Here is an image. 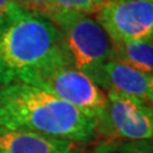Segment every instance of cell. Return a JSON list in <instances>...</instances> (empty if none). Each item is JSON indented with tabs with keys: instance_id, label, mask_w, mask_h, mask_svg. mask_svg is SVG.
Returning a JSON list of instances; mask_svg holds the SVG:
<instances>
[{
	"instance_id": "obj_1",
	"label": "cell",
	"mask_w": 153,
	"mask_h": 153,
	"mask_svg": "<svg viewBox=\"0 0 153 153\" xmlns=\"http://www.w3.org/2000/svg\"><path fill=\"white\" fill-rule=\"evenodd\" d=\"M0 126L49 134L78 143L91 142L97 134L94 119L26 83L0 87Z\"/></svg>"
},
{
	"instance_id": "obj_8",
	"label": "cell",
	"mask_w": 153,
	"mask_h": 153,
	"mask_svg": "<svg viewBox=\"0 0 153 153\" xmlns=\"http://www.w3.org/2000/svg\"><path fill=\"white\" fill-rule=\"evenodd\" d=\"M0 153H83L78 142L0 126Z\"/></svg>"
},
{
	"instance_id": "obj_4",
	"label": "cell",
	"mask_w": 153,
	"mask_h": 153,
	"mask_svg": "<svg viewBox=\"0 0 153 153\" xmlns=\"http://www.w3.org/2000/svg\"><path fill=\"white\" fill-rule=\"evenodd\" d=\"M51 22L63 36L70 61L89 78L112 56V44L107 33L89 14L56 12Z\"/></svg>"
},
{
	"instance_id": "obj_2",
	"label": "cell",
	"mask_w": 153,
	"mask_h": 153,
	"mask_svg": "<svg viewBox=\"0 0 153 153\" xmlns=\"http://www.w3.org/2000/svg\"><path fill=\"white\" fill-rule=\"evenodd\" d=\"M63 59L70 57L60 31L50 19L21 4L0 19V87Z\"/></svg>"
},
{
	"instance_id": "obj_5",
	"label": "cell",
	"mask_w": 153,
	"mask_h": 153,
	"mask_svg": "<svg viewBox=\"0 0 153 153\" xmlns=\"http://www.w3.org/2000/svg\"><path fill=\"white\" fill-rule=\"evenodd\" d=\"M97 131L123 142L152 140V105L120 93L106 92V105L97 119Z\"/></svg>"
},
{
	"instance_id": "obj_6",
	"label": "cell",
	"mask_w": 153,
	"mask_h": 153,
	"mask_svg": "<svg viewBox=\"0 0 153 153\" xmlns=\"http://www.w3.org/2000/svg\"><path fill=\"white\" fill-rule=\"evenodd\" d=\"M96 19L111 44L153 37V0H103Z\"/></svg>"
},
{
	"instance_id": "obj_14",
	"label": "cell",
	"mask_w": 153,
	"mask_h": 153,
	"mask_svg": "<svg viewBox=\"0 0 153 153\" xmlns=\"http://www.w3.org/2000/svg\"><path fill=\"white\" fill-rule=\"evenodd\" d=\"M91 153H117L116 151V146H114L110 142H103L94 148Z\"/></svg>"
},
{
	"instance_id": "obj_3",
	"label": "cell",
	"mask_w": 153,
	"mask_h": 153,
	"mask_svg": "<svg viewBox=\"0 0 153 153\" xmlns=\"http://www.w3.org/2000/svg\"><path fill=\"white\" fill-rule=\"evenodd\" d=\"M17 83L38 87L68 102L97 121L106 105V92L76 69L70 59L57 60L23 74Z\"/></svg>"
},
{
	"instance_id": "obj_7",
	"label": "cell",
	"mask_w": 153,
	"mask_h": 153,
	"mask_svg": "<svg viewBox=\"0 0 153 153\" xmlns=\"http://www.w3.org/2000/svg\"><path fill=\"white\" fill-rule=\"evenodd\" d=\"M94 83L103 91L142 100L148 105L153 101V74L146 73L115 59H110L93 75Z\"/></svg>"
},
{
	"instance_id": "obj_9",
	"label": "cell",
	"mask_w": 153,
	"mask_h": 153,
	"mask_svg": "<svg viewBox=\"0 0 153 153\" xmlns=\"http://www.w3.org/2000/svg\"><path fill=\"white\" fill-rule=\"evenodd\" d=\"M111 59L153 74V37L112 44Z\"/></svg>"
},
{
	"instance_id": "obj_13",
	"label": "cell",
	"mask_w": 153,
	"mask_h": 153,
	"mask_svg": "<svg viewBox=\"0 0 153 153\" xmlns=\"http://www.w3.org/2000/svg\"><path fill=\"white\" fill-rule=\"evenodd\" d=\"M17 5H19L18 0H0V19H3Z\"/></svg>"
},
{
	"instance_id": "obj_12",
	"label": "cell",
	"mask_w": 153,
	"mask_h": 153,
	"mask_svg": "<svg viewBox=\"0 0 153 153\" xmlns=\"http://www.w3.org/2000/svg\"><path fill=\"white\" fill-rule=\"evenodd\" d=\"M117 153H153L151 140L123 142L116 147Z\"/></svg>"
},
{
	"instance_id": "obj_11",
	"label": "cell",
	"mask_w": 153,
	"mask_h": 153,
	"mask_svg": "<svg viewBox=\"0 0 153 153\" xmlns=\"http://www.w3.org/2000/svg\"><path fill=\"white\" fill-rule=\"evenodd\" d=\"M18 1L27 10L38 14L41 17H45L50 21L57 12L54 0H18Z\"/></svg>"
},
{
	"instance_id": "obj_10",
	"label": "cell",
	"mask_w": 153,
	"mask_h": 153,
	"mask_svg": "<svg viewBox=\"0 0 153 153\" xmlns=\"http://www.w3.org/2000/svg\"><path fill=\"white\" fill-rule=\"evenodd\" d=\"M57 12H75L84 14H96L103 0H54Z\"/></svg>"
}]
</instances>
